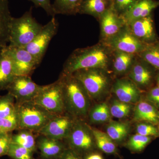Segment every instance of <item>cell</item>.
<instances>
[{
    "mask_svg": "<svg viewBox=\"0 0 159 159\" xmlns=\"http://www.w3.org/2000/svg\"><path fill=\"white\" fill-rule=\"evenodd\" d=\"M113 51L104 43L74 50L63 65L62 73L72 74L83 69L99 68L109 71Z\"/></svg>",
    "mask_w": 159,
    "mask_h": 159,
    "instance_id": "obj_1",
    "label": "cell"
},
{
    "mask_svg": "<svg viewBox=\"0 0 159 159\" xmlns=\"http://www.w3.org/2000/svg\"><path fill=\"white\" fill-rule=\"evenodd\" d=\"M62 87L66 113L82 120L90 109L91 99L85 89L73 74L61 72L59 77Z\"/></svg>",
    "mask_w": 159,
    "mask_h": 159,
    "instance_id": "obj_2",
    "label": "cell"
},
{
    "mask_svg": "<svg viewBox=\"0 0 159 159\" xmlns=\"http://www.w3.org/2000/svg\"><path fill=\"white\" fill-rule=\"evenodd\" d=\"M72 74L82 84L91 100L107 96L115 80L109 71L102 69H83Z\"/></svg>",
    "mask_w": 159,
    "mask_h": 159,
    "instance_id": "obj_3",
    "label": "cell"
},
{
    "mask_svg": "<svg viewBox=\"0 0 159 159\" xmlns=\"http://www.w3.org/2000/svg\"><path fill=\"white\" fill-rule=\"evenodd\" d=\"M31 7L19 18L11 17L9 26V46L25 48L41 31L43 26L32 15Z\"/></svg>",
    "mask_w": 159,
    "mask_h": 159,
    "instance_id": "obj_4",
    "label": "cell"
},
{
    "mask_svg": "<svg viewBox=\"0 0 159 159\" xmlns=\"http://www.w3.org/2000/svg\"><path fill=\"white\" fill-rule=\"evenodd\" d=\"M18 129H26L38 133L54 117L57 116L49 112L33 101L16 102Z\"/></svg>",
    "mask_w": 159,
    "mask_h": 159,
    "instance_id": "obj_5",
    "label": "cell"
},
{
    "mask_svg": "<svg viewBox=\"0 0 159 159\" xmlns=\"http://www.w3.org/2000/svg\"><path fill=\"white\" fill-rule=\"evenodd\" d=\"M32 101L54 115L66 113L62 84L59 78L53 83L42 86Z\"/></svg>",
    "mask_w": 159,
    "mask_h": 159,
    "instance_id": "obj_6",
    "label": "cell"
},
{
    "mask_svg": "<svg viewBox=\"0 0 159 159\" xmlns=\"http://www.w3.org/2000/svg\"><path fill=\"white\" fill-rule=\"evenodd\" d=\"M157 70L138 55L127 74L128 77L142 92L155 85Z\"/></svg>",
    "mask_w": 159,
    "mask_h": 159,
    "instance_id": "obj_7",
    "label": "cell"
},
{
    "mask_svg": "<svg viewBox=\"0 0 159 159\" xmlns=\"http://www.w3.org/2000/svg\"><path fill=\"white\" fill-rule=\"evenodd\" d=\"M6 52L11 59L13 72L16 76L31 77L40 64L25 48L8 45Z\"/></svg>",
    "mask_w": 159,
    "mask_h": 159,
    "instance_id": "obj_8",
    "label": "cell"
},
{
    "mask_svg": "<svg viewBox=\"0 0 159 159\" xmlns=\"http://www.w3.org/2000/svg\"><path fill=\"white\" fill-rule=\"evenodd\" d=\"M58 23L54 17L46 25L29 44L25 48L40 64L51 40L57 33Z\"/></svg>",
    "mask_w": 159,
    "mask_h": 159,
    "instance_id": "obj_9",
    "label": "cell"
},
{
    "mask_svg": "<svg viewBox=\"0 0 159 159\" xmlns=\"http://www.w3.org/2000/svg\"><path fill=\"white\" fill-rule=\"evenodd\" d=\"M104 43L112 51L136 55L142 52L148 45L139 40L131 32L127 25L116 35Z\"/></svg>",
    "mask_w": 159,
    "mask_h": 159,
    "instance_id": "obj_10",
    "label": "cell"
},
{
    "mask_svg": "<svg viewBox=\"0 0 159 159\" xmlns=\"http://www.w3.org/2000/svg\"><path fill=\"white\" fill-rule=\"evenodd\" d=\"M42 86L33 82L29 76H15L7 90L18 103L33 100Z\"/></svg>",
    "mask_w": 159,
    "mask_h": 159,
    "instance_id": "obj_11",
    "label": "cell"
},
{
    "mask_svg": "<svg viewBox=\"0 0 159 159\" xmlns=\"http://www.w3.org/2000/svg\"><path fill=\"white\" fill-rule=\"evenodd\" d=\"M66 139H68L69 144L73 149L80 152L90 150L95 143L91 126L82 120L78 119L75 121Z\"/></svg>",
    "mask_w": 159,
    "mask_h": 159,
    "instance_id": "obj_12",
    "label": "cell"
},
{
    "mask_svg": "<svg viewBox=\"0 0 159 159\" xmlns=\"http://www.w3.org/2000/svg\"><path fill=\"white\" fill-rule=\"evenodd\" d=\"M76 120L67 113L57 115L51 119L38 134L55 140L66 139Z\"/></svg>",
    "mask_w": 159,
    "mask_h": 159,
    "instance_id": "obj_13",
    "label": "cell"
},
{
    "mask_svg": "<svg viewBox=\"0 0 159 159\" xmlns=\"http://www.w3.org/2000/svg\"><path fill=\"white\" fill-rule=\"evenodd\" d=\"M100 36L99 41L107 42L112 38L116 35L126 25L122 16L117 14L111 7L99 18Z\"/></svg>",
    "mask_w": 159,
    "mask_h": 159,
    "instance_id": "obj_14",
    "label": "cell"
},
{
    "mask_svg": "<svg viewBox=\"0 0 159 159\" xmlns=\"http://www.w3.org/2000/svg\"><path fill=\"white\" fill-rule=\"evenodd\" d=\"M126 25L133 34L145 44H151L158 41L159 38L155 25L153 13Z\"/></svg>",
    "mask_w": 159,
    "mask_h": 159,
    "instance_id": "obj_15",
    "label": "cell"
},
{
    "mask_svg": "<svg viewBox=\"0 0 159 159\" xmlns=\"http://www.w3.org/2000/svg\"><path fill=\"white\" fill-rule=\"evenodd\" d=\"M111 92L118 99L126 103H137L142 99L143 92L128 77L116 78L114 80Z\"/></svg>",
    "mask_w": 159,
    "mask_h": 159,
    "instance_id": "obj_16",
    "label": "cell"
},
{
    "mask_svg": "<svg viewBox=\"0 0 159 159\" xmlns=\"http://www.w3.org/2000/svg\"><path fill=\"white\" fill-rule=\"evenodd\" d=\"M138 55L113 51L109 72L115 79L126 77Z\"/></svg>",
    "mask_w": 159,
    "mask_h": 159,
    "instance_id": "obj_17",
    "label": "cell"
},
{
    "mask_svg": "<svg viewBox=\"0 0 159 159\" xmlns=\"http://www.w3.org/2000/svg\"><path fill=\"white\" fill-rule=\"evenodd\" d=\"M159 6L157 0H137L134 5L122 17L126 25L135 20L147 17Z\"/></svg>",
    "mask_w": 159,
    "mask_h": 159,
    "instance_id": "obj_18",
    "label": "cell"
},
{
    "mask_svg": "<svg viewBox=\"0 0 159 159\" xmlns=\"http://www.w3.org/2000/svg\"><path fill=\"white\" fill-rule=\"evenodd\" d=\"M134 121L159 125V110L145 99L137 102L134 113Z\"/></svg>",
    "mask_w": 159,
    "mask_h": 159,
    "instance_id": "obj_19",
    "label": "cell"
},
{
    "mask_svg": "<svg viewBox=\"0 0 159 159\" xmlns=\"http://www.w3.org/2000/svg\"><path fill=\"white\" fill-rule=\"evenodd\" d=\"M11 17L9 0H0V54L9 43V26Z\"/></svg>",
    "mask_w": 159,
    "mask_h": 159,
    "instance_id": "obj_20",
    "label": "cell"
},
{
    "mask_svg": "<svg viewBox=\"0 0 159 159\" xmlns=\"http://www.w3.org/2000/svg\"><path fill=\"white\" fill-rule=\"evenodd\" d=\"M60 141L40 135L37 145L42 155L48 159L61 156L65 151V148Z\"/></svg>",
    "mask_w": 159,
    "mask_h": 159,
    "instance_id": "obj_21",
    "label": "cell"
},
{
    "mask_svg": "<svg viewBox=\"0 0 159 159\" xmlns=\"http://www.w3.org/2000/svg\"><path fill=\"white\" fill-rule=\"evenodd\" d=\"M111 7V0H83L78 13L93 16L98 20Z\"/></svg>",
    "mask_w": 159,
    "mask_h": 159,
    "instance_id": "obj_22",
    "label": "cell"
},
{
    "mask_svg": "<svg viewBox=\"0 0 159 159\" xmlns=\"http://www.w3.org/2000/svg\"><path fill=\"white\" fill-rule=\"evenodd\" d=\"M15 76L11 59L5 48L0 54V90L7 89Z\"/></svg>",
    "mask_w": 159,
    "mask_h": 159,
    "instance_id": "obj_23",
    "label": "cell"
},
{
    "mask_svg": "<svg viewBox=\"0 0 159 159\" xmlns=\"http://www.w3.org/2000/svg\"><path fill=\"white\" fill-rule=\"evenodd\" d=\"M83 0H54L52 4L55 15H75L78 13Z\"/></svg>",
    "mask_w": 159,
    "mask_h": 159,
    "instance_id": "obj_24",
    "label": "cell"
},
{
    "mask_svg": "<svg viewBox=\"0 0 159 159\" xmlns=\"http://www.w3.org/2000/svg\"><path fill=\"white\" fill-rule=\"evenodd\" d=\"M91 129L93 135L95 143L98 148L106 153L113 154L116 152V145L107 134L97 129L91 127Z\"/></svg>",
    "mask_w": 159,
    "mask_h": 159,
    "instance_id": "obj_25",
    "label": "cell"
},
{
    "mask_svg": "<svg viewBox=\"0 0 159 159\" xmlns=\"http://www.w3.org/2000/svg\"><path fill=\"white\" fill-rule=\"evenodd\" d=\"M107 134L113 141L121 142L127 136L129 131V125L124 122H111L107 127Z\"/></svg>",
    "mask_w": 159,
    "mask_h": 159,
    "instance_id": "obj_26",
    "label": "cell"
},
{
    "mask_svg": "<svg viewBox=\"0 0 159 159\" xmlns=\"http://www.w3.org/2000/svg\"><path fill=\"white\" fill-rule=\"evenodd\" d=\"M88 115L90 121L94 123L107 122L111 117L110 107L104 102L97 104L90 109Z\"/></svg>",
    "mask_w": 159,
    "mask_h": 159,
    "instance_id": "obj_27",
    "label": "cell"
},
{
    "mask_svg": "<svg viewBox=\"0 0 159 159\" xmlns=\"http://www.w3.org/2000/svg\"><path fill=\"white\" fill-rule=\"evenodd\" d=\"M11 142L25 147L33 152L36 147V141L33 132L21 129L18 133L12 135Z\"/></svg>",
    "mask_w": 159,
    "mask_h": 159,
    "instance_id": "obj_28",
    "label": "cell"
},
{
    "mask_svg": "<svg viewBox=\"0 0 159 159\" xmlns=\"http://www.w3.org/2000/svg\"><path fill=\"white\" fill-rule=\"evenodd\" d=\"M138 55L159 71V41L148 45Z\"/></svg>",
    "mask_w": 159,
    "mask_h": 159,
    "instance_id": "obj_29",
    "label": "cell"
},
{
    "mask_svg": "<svg viewBox=\"0 0 159 159\" xmlns=\"http://www.w3.org/2000/svg\"><path fill=\"white\" fill-rule=\"evenodd\" d=\"M132 104L115 100L112 102L110 111L111 116L121 119L128 116L132 110Z\"/></svg>",
    "mask_w": 159,
    "mask_h": 159,
    "instance_id": "obj_30",
    "label": "cell"
},
{
    "mask_svg": "<svg viewBox=\"0 0 159 159\" xmlns=\"http://www.w3.org/2000/svg\"><path fill=\"white\" fill-rule=\"evenodd\" d=\"M153 137L145 136L139 134L132 136L127 143V147L131 150L135 152H141L145 149L149 144Z\"/></svg>",
    "mask_w": 159,
    "mask_h": 159,
    "instance_id": "obj_31",
    "label": "cell"
},
{
    "mask_svg": "<svg viewBox=\"0 0 159 159\" xmlns=\"http://www.w3.org/2000/svg\"><path fill=\"white\" fill-rule=\"evenodd\" d=\"M14 97L10 94L0 97V119L8 116L16 111Z\"/></svg>",
    "mask_w": 159,
    "mask_h": 159,
    "instance_id": "obj_32",
    "label": "cell"
},
{
    "mask_svg": "<svg viewBox=\"0 0 159 159\" xmlns=\"http://www.w3.org/2000/svg\"><path fill=\"white\" fill-rule=\"evenodd\" d=\"M32 152L27 148L11 142L7 155L13 159H33Z\"/></svg>",
    "mask_w": 159,
    "mask_h": 159,
    "instance_id": "obj_33",
    "label": "cell"
},
{
    "mask_svg": "<svg viewBox=\"0 0 159 159\" xmlns=\"http://www.w3.org/2000/svg\"><path fill=\"white\" fill-rule=\"evenodd\" d=\"M18 122L16 111L8 116L0 119V133H9L18 129Z\"/></svg>",
    "mask_w": 159,
    "mask_h": 159,
    "instance_id": "obj_34",
    "label": "cell"
},
{
    "mask_svg": "<svg viewBox=\"0 0 159 159\" xmlns=\"http://www.w3.org/2000/svg\"><path fill=\"white\" fill-rule=\"evenodd\" d=\"M137 134L145 136L159 137V129L157 125L146 122H139L136 127Z\"/></svg>",
    "mask_w": 159,
    "mask_h": 159,
    "instance_id": "obj_35",
    "label": "cell"
},
{
    "mask_svg": "<svg viewBox=\"0 0 159 159\" xmlns=\"http://www.w3.org/2000/svg\"><path fill=\"white\" fill-rule=\"evenodd\" d=\"M137 0H111V8L122 16L134 5Z\"/></svg>",
    "mask_w": 159,
    "mask_h": 159,
    "instance_id": "obj_36",
    "label": "cell"
},
{
    "mask_svg": "<svg viewBox=\"0 0 159 159\" xmlns=\"http://www.w3.org/2000/svg\"><path fill=\"white\" fill-rule=\"evenodd\" d=\"M11 137L10 132L0 133V157L8 154Z\"/></svg>",
    "mask_w": 159,
    "mask_h": 159,
    "instance_id": "obj_37",
    "label": "cell"
},
{
    "mask_svg": "<svg viewBox=\"0 0 159 159\" xmlns=\"http://www.w3.org/2000/svg\"><path fill=\"white\" fill-rule=\"evenodd\" d=\"M144 99L159 110V88L154 85L145 92Z\"/></svg>",
    "mask_w": 159,
    "mask_h": 159,
    "instance_id": "obj_38",
    "label": "cell"
},
{
    "mask_svg": "<svg viewBox=\"0 0 159 159\" xmlns=\"http://www.w3.org/2000/svg\"><path fill=\"white\" fill-rule=\"evenodd\" d=\"M32 2L36 7L41 8L46 11L48 15L54 17L55 13L51 0H29Z\"/></svg>",
    "mask_w": 159,
    "mask_h": 159,
    "instance_id": "obj_39",
    "label": "cell"
},
{
    "mask_svg": "<svg viewBox=\"0 0 159 159\" xmlns=\"http://www.w3.org/2000/svg\"><path fill=\"white\" fill-rule=\"evenodd\" d=\"M61 156V159H81L78 154L73 150H65Z\"/></svg>",
    "mask_w": 159,
    "mask_h": 159,
    "instance_id": "obj_40",
    "label": "cell"
},
{
    "mask_svg": "<svg viewBox=\"0 0 159 159\" xmlns=\"http://www.w3.org/2000/svg\"><path fill=\"white\" fill-rule=\"evenodd\" d=\"M86 159H103L101 155L98 153H93L87 157Z\"/></svg>",
    "mask_w": 159,
    "mask_h": 159,
    "instance_id": "obj_41",
    "label": "cell"
},
{
    "mask_svg": "<svg viewBox=\"0 0 159 159\" xmlns=\"http://www.w3.org/2000/svg\"><path fill=\"white\" fill-rule=\"evenodd\" d=\"M155 85L159 88V71H158L156 78Z\"/></svg>",
    "mask_w": 159,
    "mask_h": 159,
    "instance_id": "obj_42",
    "label": "cell"
},
{
    "mask_svg": "<svg viewBox=\"0 0 159 159\" xmlns=\"http://www.w3.org/2000/svg\"><path fill=\"white\" fill-rule=\"evenodd\" d=\"M158 127L159 129V125H158Z\"/></svg>",
    "mask_w": 159,
    "mask_h": 159,
    "instance_id": "obj_43",
    "label": "cell"
},
{
    "mask_svg": "<svg viewBox=\"0 0 159 159\" xmlns=\"http://www.w3.org/2000/svg\"></svg>",
    "mask_w": 159,
    "mask_h": 159,
    "instance_id": "obj_44",
    "label": "cell"
}]
</instances>
